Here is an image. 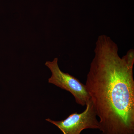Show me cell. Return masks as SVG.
<instances>
[{
	"label": "cell",
	"instance_id": "1",
	"mask_svg": "<svg viewBox=\"0 0 134 134\" xmlns=\"http://www.w3.org/2000/svg\"><path fill=\"white\" fill-rule=\"evenodd\" d=\"M85 86L103 134H134V50L121 58L107 35L96 41Z\"/></svg>",
	"mask_w": 134,
	"mask_h": 134
},
{
	"label": "cell",
	"instance_id": "3",
	"mask_svg": "<svg viewBox=\"0 0 134 134\" xmlns=\"http://www.w3.org/2000/svg\"><path fill=\"white\" fill-rule=\"evenodd\" d=\"M86 106L83 112L73 113L65 120L55 121L47 119L46 121L56 126L63 134H80L85 129H99L97 113L91 99Z\"/></svg>",
	"mask_w": 134,
	"mask_h": 134
},
{
	"label": "cell",
	"instance_id": "2",
	"mask_svg": "<svg viewBox=\"0 0 134 134\" xmlns=\"http://www.w3.org/2000/svg\"><path fill=\"white\" fill-rule=\"evenodd\" d=\"M58 58H55L52 61L46 62V66L52 72L48 83L71 93L78 104L86 105L91 98L85 85L75 77L62 72L58 65Z\"/></svg>",
	"mask_w": 134,
	"mask_h": 134
}]
</instances>
